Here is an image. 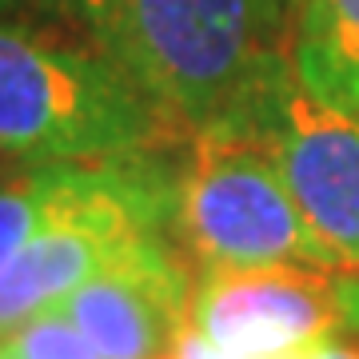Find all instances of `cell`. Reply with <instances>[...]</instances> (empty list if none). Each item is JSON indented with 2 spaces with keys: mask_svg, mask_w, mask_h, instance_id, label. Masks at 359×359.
<instances>
[{
  "mask_svg": "<svg viewBox=\"0 0 359 359\" xmlns=\"http://www.w3.org/2000/svg\"><path fill=\"white\" fill-rule=\"evenodd\" d=\"M148 100L184 132L244 112L292 68L287 0H76Z\"/></svg>",
  "mask_w": 359,
  "mask_h": 359,
  "instance_id": "cell-1",
  "label": "cell"
},
{
  "mask_svg": "<svg viewBox=\"0 0 359 359\" xmlns=\"http://www.w3.org/2000/svg\"><path fill=\"white\" fill-rule=\"evenodd\" d=\"M192 136L168 120L108 56L56 48L0 25V156L96 164Z\"/></svg>",
  "mask_w": 359,
  "mask_h": 359,
  "instance_id": "cell-2",
  "label": "cell"
},
{
  "mask_svg": "<svg viewBox=\"0 0 359 359\" xmlns=\"http://www.w3.org/2000/svg\"><path fill=\"white\" fill-rule=\"evenodd\" d=\"M176 216L204 268L295 264L339 271L304 224L264 136L244 120H219L192 136Z\"/></svg>",
  "mask_w": 359,
  "mask_h": 359,
  "instance_id": "cell-3",
  "label": "cell"
},
{
  "mask_svg": "<svg viewBox=\"0 0 359 359\" xmlns=\"http://www.w3.org/2000/svg\"><path fill=\"white\" fill-rule=\"evenodd\" d=\"M244 120L264 136L295 208L335 268H359V116L311 96L287 68Z\"/></svg>",
  "mask_w": 359,
  "mask_h": 359,
  "instance_id": "cell-4",
  "label": "cell"
},
{
  "mask_svg": "<svg viewBox=\"0 0 359 359\" xmlns=\"http://www.w3.org/2000/svg\"><path fill=\"white\" fill-rule=\"evenodd\" d=\"M188 323L231 355H299L323 335L339 332L335 271L295 264L204 268V276L192 283Z\"/></svg>",
  "mask_w": 359,
  "mask_h": 359,
  "instance_id": "cell-5",
  "label": "cell"
},
{
  "mask_svg": "<svg viewBox=\"0 0 359 359\" xmlns=\"http://www.w3.org/2000/svg\"><path fill=\"white\" fill-rule=\"evenodd\" d=\"M60 308L104 359H176L192 327V280L148 231L120 248Z\"/></svg>",
  "mask_w": 359,
  "mask_h": 359,
  "instance_id": "cell-6",
  "label": "cell"
},
{
  "mask_svg": "<svg viewBox=\"0 0 359 359\" xmlns=\"http://www.w3.org/2000/svg\"><path fill=\"white\" fill-rule=\"evenodd\" d=\"M287 52L311 96L359 116V0H295Z\"/></svg>",
  "mask_w": 359,
  "mask_h": 359,
  "instance_id": "cell-7",
  "label": "cell"
},
{
  "mask_svg": "<svg viewBox=\"0 0 359 359\" xmlns=\"http://www.w3.org/2000/svg\"><path fill=\"white\" fill-rule=\"evenodd\" d=\"M68 164H36L25 176L0 184V271L8 268L28 240L65 212Z\"/></svg>",
  "mask_w": 359,
  "mask_h": 359,
  "instance_id": "cell-8",
  "label": "cell"
},
{
  "mask_svg": "<svg viewBox=\"0 0 359 359\" xmlns=\"http://www.w3.org/2000/svg\"><path fill=\"white\" fill-rule=\"evenodd\" d=\"M4 344L13 347L16 359H104L65 308H48L32 316Z\"/></svg>",
  "mask_w": 359,
  "mask_h": 359,
  "instance_id": "cell-9",
  "label": "cell"
},
{
  "mask_svg": "<svg viewBox=\"0 0 359 359\" xmlns=\"http://www.w3.org/2000/svg\"><path fill=\"white\" fill-rule=\"evenodd\" d=\"M176 359H248V355H231V351H219L216 344H208L200 332H184V339H180L176 347Z\"/></svg>",
  "mask_w": 359,
  "mask_h": 359,
  "instance_id": "cell-10",
  "label": "cell"
},
{
  "mask_svg": "<svg viewBox=\"0 0 359 359\" xmlns=\"http://www.w3.org/2000/svg\"><path fill=\"white\" fill-rule=\"evenodd\" d=\"M304 359H359V347L347 344V339H339V335H323L320 344H311L308 351H304Z\"/></svg>",
  "mask_w": 359,
  "mask_h": 359,
  "instance_id": "cell-11",
  "label": "cell"
},
{
  "mask_svg": "<svg viewBox=\"0 0 359 359\" xmlns=\"http://www.w3.org/2000/svg\"><path fill=\"white\" fill-rule=\"evenodd\" d=\"M0 359H16V355H13V347H8V344H0Z\"/></svg>",
  "mask_w": 359,
  "mask_h": 359,
  "instance_id": "cell-12",
  "label": "cell"
}]
</instances>
